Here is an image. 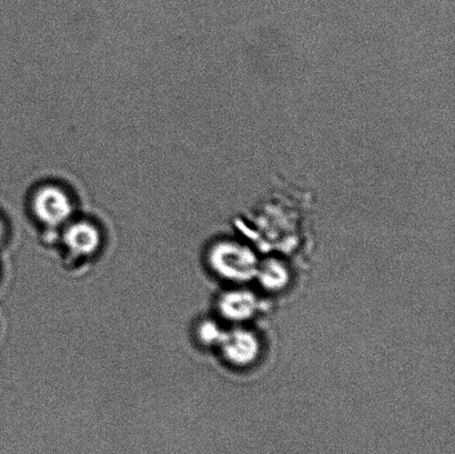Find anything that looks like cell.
Returning <instances> with one entry per match:
<instances>
[{
  "label": "cell",
  "mask_w": 455,
  "mask_h": 454,
  "mask_svg": "<svg viewBox=\"0 0 455 454\" xmlns=\"http://www.w3.org/2000/svg\"><path fill=\"white\" fill-rule=\"evenodd\" d=\"M34 211L44 224L60 226L69 219L73 213V203L65 191L58 187L47 186L35 195Z\"/></svg>",
  "instance_id": "cell-1"
},
{
  "label": "cell",
  "mask_w": 455,
  "mask_h": 454,
  "mask_svg": "<svg viewBox=\"0 0 455 454\" xmlns=\"http://www.w3.org/2000/svg\"><path fill=\"white\" fill-rule=\"evenodd\" d=\"M64 242L75 255L91 256L100 246V230L91 222H75L67 228Z\"/></svg>",
  "instance_id": "cell-2"
},
{
  "label": "cell",
  "mask_w": 455,
  "mask_h": 454,
  "mask_svg": "<svg viewBox=\"0 0 455 454\" xmlns=\"http://www.w3.org/2000/svg\"><path fill=\"white\" fill-rule=\"evenodd\" d=\"M247 255V253H245ZM241 248L231 243H220L211 253L213 269L226 278H241Z\"/></svg>",
  "instance_id": "cell-3"
},
{
  "label": "cell",
  "mask_w": 455,
  "mask_h": 454,
  "mask_svg": "<svg viewBox=\"0 0 455 454\" xmlns=\"http://www.w3.org/2000/svg\"><path fill=\"white\" fill-rule=\"evenodd\" d=\"M221 341L224 342V349L228 358L236 362L251 358L254 351H256V344H254L252 338L241 335V333L222 338Z\"/></svg>",
  "instance_id": "cell-4"
},
{
  "label": "cell",
  "mask_w": 455,
  "mask_h": 454,
  "mask_svg": "<svg viewBox=\"0 0 455 454\" xmlns=\"http://www.w3.org/2000/svg\"><path fill=\"white\" fill-rule=\"evenodd\" d=\"M199 336L206 344H213V342L221 341L222 337L220 328L212 323H204L199 329Z\"/></svg>",
  "instance_id": "cell-5"
},
{
  "label": "cell",
  "mask_w": 455,
  "mask_h": 454,
  "mask_svg": "<svg viewBox=\"0 0 455 454\" xmlns=\"http://www.w3.org/2000/svg\"><path fill=\"white\" fill-rule=\"evenodd\" d=\"M3 233H4L3 224H2V221H0V240H2Z\"/></svg>",
  "instance_id": "cell-6"
}]
</instances>
